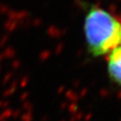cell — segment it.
<instances>
[{"mask_svg":"<svg viewBox=\"0 0 121 121\" xmlns=\"http://www.w3.org/2000/svg\"><path fill=\"white\" fill-rule=\"evenodd\" d=\"M88 52L95 57L121 47V14L95 5L88 7L84 19Z\"/></svg>","mask_w":121,"mask_h":121,"instance_id":"1","label":"cell"},{"mask_svg":"<svg viewBox=\"0 0 121 121\" xmlns=\"http://www.w3.org/2000/svg\"><path fill=\"white\" fill-rule=\"evenodd\" d=\"M107 71L110 79L121 87V47H118L108 53Z\"/></svg>","mask_w":121,"mask_h":121,"instance_id":"2","label":"cell"}]
</instances>
